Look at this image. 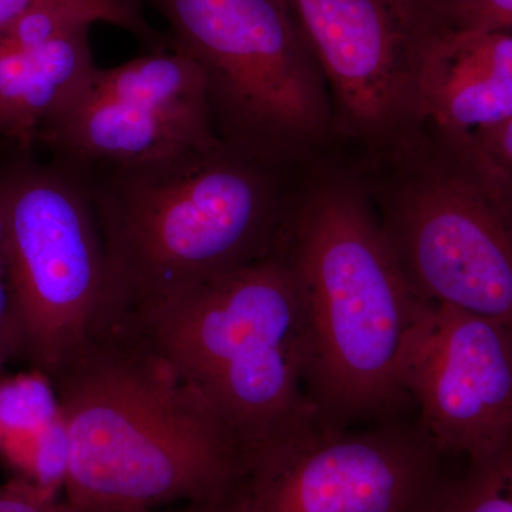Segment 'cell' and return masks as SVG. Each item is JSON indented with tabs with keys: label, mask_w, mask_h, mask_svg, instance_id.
Returning <instances> with one entry per match:
<instances>
[{
	"label": "cell",
	"mask_w": 512,
	"mask_h": 512,
	"mask_svg": "<svg viewBox=\"0 0 512 512\" xmlns=\"http://www.w3.org/2000/svg\"><path fill=\"white\" fill-rule=\"evenodd\" d=\"M47 384L62 431L64 500L77 511L212 503L241 473L234 431L124 326Z\"/></svg>",
	"instance_id": "cell-1"
},
{
	"label": "cell",
	"mask_w": 512,
	"mask_h": 512,
	"mask_svg": "<svg viewBox=\"0 0 512 512\" xmlns=\"http://www.w3.org/2000/svg\"><path fill=\"white\" fill-rule=\"evenodd\" d=\"M276 251L301 291L320 423L345 427L396 407L406 397L404 350L426 299L407 281L345 151L333 148L299 171Z\"/></svg>",
	"instance_id": "cell-2"
},
{
	"label": "cell",
	"mask_w": 512,
	"mask_h": 512,
	"mask_svg": "<svg viewBox=\"0 0 512 512\" xmlns=\"http://www.w3.org/2000/svg\"><path fill=\"white\" fill-rule=\"evenodd\" d=\"M74 168L103 235L114 323L274 254L301 171L224 141L156 163Z\"/></svg>",
	"instance_id": "cell-3"
},
{
	"label": "cell",
	"mask_w": 512,
	"mask_h": 512,
	"mask_svg": "<svg viewBox=\"0 0 512 512\" xmlns=\"http://www.w3.org/2000/svg\"><path fill=\"white\" fill-rule=\"evenodd\" d=\"M121 325L200 393L244 450L319 421L298 282L274 254Z\"/></svg>",
	"instance_id": "cell-4"
},
{
	"label": "cell",
	"mask_w": 512,
	"mask_h": 512,
	"mask_svg": "<svg viewBox=\"0 0 512 512\" xmlns=\"http://www.w3.org/2000/svg\"><path fill=\"white\" fill-rule=\"evenodd\" d=\"M343 151L417 295L512 330V185L471 133L424 120L383 150Z\"/></svg>",
	"instance_id": "cell-5"
},
{
	"label": "cell",
	"mask_w": 512,
	"mask_h": 512,
	"mask_svg": "<svg viewBox=\"0 0 512 512\" xmlns=\"http://www.w3.org/2000/svg\"><path fill=\"white\" fill-rule=\"evenodd\" d=\"M141 2L204 72L225 144L288 171L338 146L325 74L284 0Z\"/></svg>",
	"instance_id": "cell-6"
},
{
	"label": "cell",
	"mask_w": 512,
	"mask_h": 512,
	"mask_svg": "<svg viewBox=\"0 0 512 512\" xmlns=\"http://www.w3.org/2000/svg\"><path fill=\"white\" fill-rule=\"evenodd\" d=\"M6 249L22 359L47 383L116 320L106 247L83 175L16 147Z\"/></svg>",
	"instance_id": "cell-7"
},
{
	"label": "cell",
	"mask_w": 512,
	"mask_h": 512,
	"mask_svg": "<svg viewBox=\"0 0 512 512\" xmlns=\"http://www.w3.org/2000/svg\"><path fill=\"white\" fill-rule=\"evenodd\" d=\"M328 83L338 147L383 150L424 121L420 84L454 35L437 0H284Z\"/></svg>",
	"instance_id": "cell-8"
},
{
	"label": "cell",
	"mask_w": 512,
	"mask_h": 512,
	"mask_svg": "<svg viewBox=\"0 0 512 512\" xmlns=\"http://www.w3.org/2000/svg\"><path fill=\"white\" fill-rule=\"evenodd\" d=\"M443 456L414 427L346 431L320 421L248 448L225 512H439Z\"/></svg>",
	"instance_id": "cell-9"
},
{
	"label": "cell",
	"mask_w": 512,
	"mask_h": 512,
	"mask_svg": "<svg viewBox=\"0 0 512 512\" xmlns=\"http://www.w3.org/2000/svg\"><path fill=\"white\" fill-rule=\"evenodd\" d=\"M221 143L205 74L173 42L111 69L97 67L36 140L79 168L156 163Z\"/></svg>",
	"instance_id": "cell-10"
},
{
	"label": "cell",
	"mask_w": 512,
	"mask_h": 512,
	"mask_svg": "<svg viewBox=\"0 0 512 512\" xmlns=\"http://www.w3.org/2000/svg\"><path fill=\"white\" fill-rule=\"evenodd\" d=\"M406 396L420 407L421 430L440 454L470 464L512 441V330L424 302L402 363Z\"/></svg>",
	"instance_id": "cell-11"
},
{
	"label": "cell",
	"mask_w": 512,
	"mask_h": 512,
	"mask_svg": "<svg viewBox=\"0 0 512 512\" xmlns=\"http://www.w3.org/2000/svg\"><path fill=\"white\" fill-rule=\"evenodd\" d=\"M424 120L460 133L512 117V32L454 33L440 43L420 84Z\"/></svg>",
	"instance_id": "cell-12"
},
{
	"label": "cell",
	"mask_w": 512,
	"mask_h": 512,
	"mask_svg": "<svg viewBox=\"0 0 512 512\" xmlns=\"http://www.w3.org/2000/svg\"><path fill=\"white\" fill-rule=\"evenodd\" d=\"M90 23L35 46L0 39V136L32 150L40 130L77 96L97 70Z\"/></svg>",
	"instance_id": "cell-13"
},
{
	"label": "cell",
	"mask_w": 512,
	"mask_h": 512,
	"mask_svg": "<svg viewBox=\"0 0 512 512\" xmlns=\"http://www.w3.org/2000/svg\"><path fill=\"white\" fill-rule=\"evenodd\" d=\"M42 9L73 10L94 23L119 26L143 40L147 49H158L170 43V36L160 35L148 25L141 0H0V33Z\"/></svg>",
	"instance_id": "cell-14"
},
{
	"label": "cell",
	"mask_w": 512,
	"mask_h": 512,
	"mask_svg": "<svg viewBox=\"0 0 512 512\" xmlns=\"http://www.w3.org/2000/svg\"><path fill=\"white\" fill-rule=\"evenodd\" d=\"M439 512H512V441L495 456L470 464L467 477L448 488Z\"/></svg>",
	"instance_id": "cell-15"
},
{
	"label": "cell",
	"mask_w": 512,
	"mask_h": 512,
	"mask_svg": "<svg viewBox=\"0 0 512 512\" xmlns=\"http://www.w3.org/2000/svg\"><path fill=\"white\" fill-rule=\"evenodd\" d=\"M8 160L0 161V375L16 359H22V333L12 285H10L8 249H6V175Z\"/></svg>",
	"instance_id": "cell-16"
},
{
	"label": "cell",
	"mask_w": 512,
	"mask_h": 512,
	"mask_svg": "<svg viewBox=\"0 0 512 512\" xmlns=\"http://www.w3.org/2000/svg\"><path fill=\"white\" fill-rule=\"evenodd\" d=\"M456 33L512 32V0H456Z\"/></svg>",
	"instance_id": "cell-17"
},
{
	"label": "cell",
	"mask_w": 512,
	"mask_h": 512,
	"mask_svg": "<svg viewBox=\"0 0 512 512\" xmlns=\"http://www.w3.org/2000/svg\"><path fill=\"white\" fill-rule=\"evenodd\" d=\"M0 512H79L55 491L15 477L0 484Z\"/></svg>",
	"instance_id": "cell-18"
},
{
	"label": "cell",
	"mask_w": 512,
	"mask_h": 512,
	"mask_svg": "<svg viewBox=\"0 0 512 512\" xmlns=\"http://www.w3.org/2000/svg\"><path fill=\"white\" fill-rule=\"evenodd\" d=\"M488 163L512 185V117L497 126L471 133Z\"/></svg>",
	"instance_id": "cell-19"
},
{
	"label": "cell",
	"mask_w": 512,
	"mask_h": 512,
	"mask_svg": "<svg viewBox=\"0 0 512 512\" xmlns=\"http://www.w3.org/2000/svg\"><path fill=\"white\" fill-rule=\"evenodd\" d=\"M80 512V511H79ZM119 512H225L222 500L212 503H190L173 505V507L156 508V510H136Z\"/></svg>",
	"instance_id": "cell-20"
},
{
	"label": "cell",
	"mask_w": 512,
	"mask_h": 512,
	"mask_svg": "<svg viewBox=\"0 0 512 512\" xmlns=\"http://www.w3.org/2000/svg\"><path fill=\"white\" fill-rule=\"evenodd\" d=\"M437 2L443 3L444 6H447L450 9L451 16H453V6L456 3V0H437Z\"/></svg>",
	"instance_id": "cell-21"
}]
</instances>
